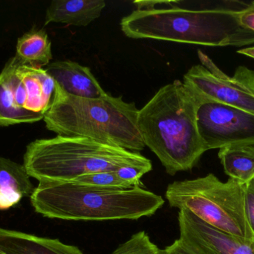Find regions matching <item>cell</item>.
I'll return each mask as SVG.
<instances>
[{"label": "cell", "mask_w": 254, "mask_h": 254, "mask_svg": "<svg viewBox=\"0 0 254 254\" xmlns=\"http://www.w3.org/2000/svg\"><path fill=\"white\" fill-rule=\"evenodd\" d=\"M23 165L39 182H71L85 174L128 166L152 167L150 160L137 152L84 137L58 135L29 143Z\"/></svg>", "instance_id": "cell-5"}, {"label": "cell", "mask_w": 254, "mask_h": 254, "mask_svg": "<svg viewBox=\"0 0 254 254\" xmlns=\"http://www.w3.org/2000/svg\"><path fill=\"white\" fill-rule=\"evenodd\" d=\"M0 254H3L2 253H1V252H0Z\"/></svg>", "instance_id": "cell-26"}, {"label": "cell", "mask_w": 254, "mask_h": 254, "mask_svg": "<svg viewBox=\"0 0 254 254\" xmlns=\"http://www.w3.org/2000/svg\"><path fill=\"white\" fill-rule=\"evenodd\" d=\"M245 211L248 223L254 236V179L246 184Z\"/></svg>", "instance_id": "cell-21"}, {"label": "cell", "mask_w": 254, "mask_h": 254, "mask_svg": "<svg viewBox=\"0 0 254 254\" xmlns=\"http://www.w3.org/2000/svg\"><path fill=\"white\" fill-rule=\"evenodd\" d=\"M104 0H54L46 10L45 25L55 22L87 26L101 16Z\"/></svg>", "instance_id": "cell-13"}, {"label": "cell", "mask_w": 254, "mask_h": 254, "mask_svg": "<svg viewBox=\"0 0 254 254\" xmlns=\"http://www.w3.org/2000/svg\"><path fill=\"white\" fill-rule=\"evenodd\" d=\"M71 183L83 186H92L100 189L111 190H127L132 186L120 178L116 171H100L92 174H85L74 179Z\"/></svg>", "instance_id": "cell-18"}, {"label": "cell", "mask_w": 254, "mask_h": 254, "mask_svg": "<svg viewBox=\"0 0 254 254\" xmlns=\"http://www.w3.org/2000/svg\"><path fill=\"white\" fill-rule=\"evenodd\" d=\"M203 101L195 91L176 80L160 88L138 110L137 126L143 142L170 175L192 169L206 152L196 122Z\"/></svg>", "instance_id": "cell-1"}, {"label": "cell", "mask_w": 254, "mask_h": 254, "mask_svg": "<svg viewBox=\"0 0 254 254\" xmlns=\"http://www.w3.org/2000/svg\"><path fill=\"white\" fill-rule=\"evenodd\" d=\"M53 104L43 120L58 136L90 139L132 152L146 147L137 126L138 109L123 97L107 93L100 98H85L64 92L55 82Z\"/></svg>", "instance_id": "cell-3"}, {"label": "cell", "mask_w": 254, "mask_h": 254, "mask_svg": "<svg viewBox=\"0 0 254 254\" xmlns=\"http://www.w3.org/2000/svg\"><path fill=\"white\" fill-rule=\"evenodd\" d=\"M180 240L196 254H254V241L210 226L186 209L178 215Z\"/></svg>", "instance_id": "cell-9"}, {"label": "cell", "mask_w": 254, "mask_h": 254, "mask_svg": "<svg viewBox=\"0 0 254 254\" xmlns=\"http://www.w3.org/2000/svg\"><path fill=\"white\" fill-rule=\"evenodd\" d=\"M163 254H196L179 239L163 250Z\"/></svg>", "instance_id": "cell-23"}, {"label": "cell", "mask_w": 254, "mask_h": 254, "mask_svg": "<svg viewBox=\"0 0 254 254\" xmlns=\"http://www.w3.org/2000/svg\"><path fill=\"white\" fill-rule=\"evenodd\" d=\"M19 61L10 58L0 73V127L38 122L44 116L28 111L16 105L13 95L12 79Z\"/></svg>", "instance_id": "cell-15"}, {"label": "cell", "mask_w": 254, "mask_h": 254, "mask_svg": "<svg viewBox=\"0 0 254 254\" xmlns=\"http://www.w3.org/2000/svg\"><path fill=\"white\" fill-rule=\"evenodd\" d=\"M180 3L179 1H155V0H151V1H134L133 4L137 7V10H152L155 9V6L158 4H170L172 7L176 6V4Z\"/></svg>", "instance_id": "cell-24"}, {"label": "cell", "mask_w": 254, "mask_h": 254, "mask_svg": "<svg viewBox=\"0 0 254 254\" xmlns=\"http://www.w3.org/2000/svg\"><path fill=\"white\" fill-rule=\"evenodd\" d=\"M224 171L230 178L247 184L254 179V145L229 146L218 154Z\"/></svg>", "instance_id": "cell-17"}, {"label": "cell", "mask_w": 254, "mask_h": 254, "mask_svg": "<svg viewBox=\"0 0 254 254\" xmlns=\"http://www.w3.org/2000/svg\"><path fill=\"white\" fill-rule=\"evenodd\" d=\"M152 167L128 166L116 170V173L124 181L131 185L132 187H141L143 185L140 182L142 176L152 171Z\"/></svg>", "instance_id": "cell-20"}, {"label": "cell", "mask_w": 254, "mask_h": 254, "mask_svg": "<svg viewBox=\"0 0 254 254\" xmlns=\"http://www.w3.org/2000/svg\"><path fill=\"white\" fill-rule=\"evenodd\" d=\"M248 4L226 1L214 8L134 10L121 21L122 31L132 39H154L209 46L243 47L254 43V32L242 26L239 14Z\"/></svg>", "instance_id": "cell-2"}, {"label": "cell", "mask_w": 254, "mask_h": 254, "mask_svg": "<svg viewBox=\"0 0 254 254\" xmlns=\"http://www.w3.org/2000/svg\"><path fill=\"white\" fill-rule=\"evenodd\" d=\"M46 71L61 89L76 97L100 98L107 95L87 67L74 61H60L46 66Z\"/></svg>", "instance_id": "cell-10"}, {"label": "cell", "mask_w": 254, "mask_h": 254, "mask_svg": "<svg viewBox=\"0 0 254 254\" xmlns=\"http://www.w3.org/2000/svg\"><path fill=\"white\" fill-rule=\"evenodd\" d=\"M239 20L243 28L254 32V1L240 12Z\"/></svg>", "instance_id": "cell-22"}, {"label": "cell", "mask_w": 254, "mask_h": 254, "mask_svg": "<svg viewBox=\"0 0 254 254\" xmlns=\"http://www.w3.org/2000/svg\"><path fill=\"white\" fill-rule=\"evenodd\" d=\"M0 252L3 254H83L76 246L64 244L59 240L1 228Z\"/></svg>", "instance_id": "cell-12"}, {"label": "cell", "mask_w": 254, "mask_h": 254, "mask_svg": "<svg viewBox=\"0 0 254 254\" xmlns=\"http://www.w3.org/2000/svg\"><path fill=\"white\" fill-rule=\"evenodd\" d=\"M30 198L42 216L68 221L137 220L155 214L165 203L138 186L111 190L71 182H39Z\"/></svg>", "instance_id": "cell-4"}, {"label": "cell", "mask_w": 254, "mask_h": 254, "mask_svg": "<svg viewBox=\"0 0 254 254\" xmlns=\"http://www.w3.org/2000/svg\"><path fill=\"white\" fill-rule=\"evenodd\" d=\"M198 56L202 65L192 66L183 83L204 101L223 103L254 115V70L240 66L231 77L201 50Z\"/></svg>", "instance_id": "cell-7"}, {"label": "cell", "mask_w": 254, "mask_h": 254, "mask_svg": "<svg viewBox=\"0 0 254 254\" xmlns=\"http://www.w3.org/2000/svg\"><path fill=\"white\" fill-rule=\"evenodd\" d=\"M197 128L206 152L254 145V115L215 101H204L196 113Z\"/></svg>", "instance_id": "cell-8"}, {"label": "cell", "mask_w": 254, "mask_h": 254, "mask_svg": "<svg viewBox=\"0 0 254 254\" xmlns=\"http://www.w3.org/2000/svg\"><path fill=\"white\" fill-rule=\"evenodd\" d=\"M246 186L231 178L224 183L209 174L170 183L165 197L171 207L186 209L216 229L254 241L245 211Z\"/></svg>", "instance_id": "cell-6"}, {"label": "cell", "mask_w": 254, "mask_h": 254, "mask_svg": "<svg viewBox=\"0 0 254 254\" xmlns=\"http://www.w3.org/2000/svg\"><path fill=\"white\" fill-rule=\"evenodd\" d=\"M22 164L0 157V210H4L17 204L22 198L34 192V185Z\"/></svg>", "instance_id": "cell-14"}, {"label": "cell", "mask_w": 254, "mask_h": 254, "mask_svg": "<svg viewBox=\"0 0 254 254\" xmlns=\"http://www.w3.org/2000/svg\"><path fill=\"white\" fill-rule=\"evenodd\" d=\"M111 254H163V250L151 241L145 231H140Z\"/></svg>", "instance_id": "cell-19"}, {"label": "cell", "mask_w": 254, "mask_h": 254, "mask_svg": "<svg viewBox=\"0 0 254 254\" xmlns=\"http://www.w3.org/2000/svg\"><path fill=\"white\" fill-rule=\"evenodd\" d=\"M237 53L246 55L254 59V47L245 48L237 51Z\"/></svg>", "instance_id": "cell-25"}, {"label": "cell", "mask_w": 254, "mask_h": 254, "mask_svg": "<svg viewBox=\"0 0 254 254\" xmlns=\"http://www.w3.org/2000/svg\"><path fill=\"white\" fill-rule=\"evenodd\" d=\"M25 98L24 108L45 116L53 104L55 94V80L46 70L23 65L19 63L16 69Z\"/></svg>", "instance_id": "cell-11"}, {"label": "cell", "mask_w": 254, "mask_h": 254, "mask_svg": "<svg viewBox=\"0 0 254 254\" xmlns=\"http://www.w3.org/2000/svg\"><path fill=\"white\" fill-rule=\"evenodd\" d=\"M15 58L23 65L43 68L52 59V43L44 29H31L19 37Z\"/></svg>", "instance_id": "cell-16"}]
</instances>
